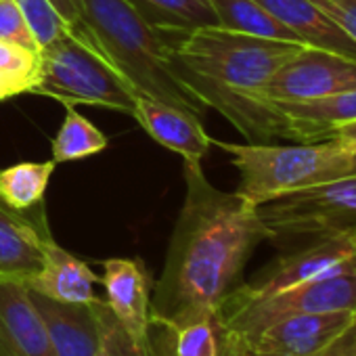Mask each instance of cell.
Listing matches in <instances>:
<instances>
[{"mask_svg":"<svg viewBox=\"0 0 356 356\" xmlns=\"http://www.w3.org/2000/svg\"><path fill=\"white\" fill-rule=\"evenodd\" d=\"M185 185L165 262L153 281L151 323L174 325L218 314L254 250L268 241L258 208L237 191L216 189L202 161H185Z\"/></svg>","mask_w":356,"mask_h":356,"instance_id":"1","label":"cell"},{"mask_svg":"<svg viewBox=\"0 0 356 356\" xmlns=\"http://www.w3.org/2000/svg\"><path fill=\"white\" fill-rule=\"evenodd\" d=\"M302 49L300 42L208 26L174 38L170 70L202 105L222 113L248 143L291 140L285 115L264 101L262 90L270 76Z\"/></svg>","mask_w":356,"mask_h":356,"instance_id":"2","label":"cell"},{"mask_svg":"<svg viewBox=\"0 0 356 356\" xmlns=\"http://www.w3.org/2000/svg\"><path fill=\"white\" fill-rule=\"evenodd\" d=\"M95 47L130 82L136 95L193 111L204 118L202 105L170 70L176 30L149 24L128 0H72Z\"/></svg>","mask_w":356,"mask_h":356,"instance_id":"3","label":"cell"},{"mask_svg":"<svg viewBox=\"0 0 356 356\" xmlns=\"http://www.w3.org/2000/svg\"><path fill=\"white\" fill-rule=\"evenodd\" d=\"M239 172L237 193L254 208L277 197L356 174V145L329 136L312 143H225L214 140Z\"/></svg>","mask_w":356,"mask_h":356,"instance_id":"4","label":"cell"},{"mask_svg":"<svg viewBox=\"0 0 356 356\" xmlns=\"http://www.w3.org/2000/svg\"><path fill=\"white\" fill-rule=\"evenodd\" d=\"M28 92L51 97L65 107L95 105L130 115L138 97L95 42L74 32H65L38 49Z\"/></svg>","mask_w":356,"mask_h":356,"instance_id":"5","label":"cell"},{"mask_svg":"<svg viewBox=\"0 0 356 356\" xmlns=\"http://www.w3.org/2000/svg\"><path fill=\"white\" fill-rule=\"evenodd\" d=\"M258 216L277 248L356 235V174L308 187L258 206Z\"/></svg>","mask_w":356,"mask_h":356,"instance_id":"6","label":"cell"},{"mask_svg":"<svg viewBox=\"0 0 356 356\" xmlns=\"http://www.w3.org/2000/svg\"><path fill=\"white\" fill-rule=\"evenodd\" d=\"M333 310H356V270L306 281L258 300L222 304L218 318L225 335L250 339L287 316Z\"/></svg>","mask_w":356,"mask_h":356,"instance_id":"7","label":"cell"},{"mask_svg":"<svg viewBox=\"0 0 356 356\" xmlns=\"http://www.w3.org/2000/svg\"><path fill=\"white\" fill-rule=\"evenodd\" d=\"M356 270V235H339L287 248L252 281L239 283L222 304L258 300L281 289ZM220 304V306H222Z\"/></svg>","mask_w":356,"mask_h":356,"instance_id":"8","label":"cell"},{"mask_svg":"<svg viewBox=\"0 0 356 356\" xmlns=\"http://www.w3.org/2000/svg\"><path fill=\"white\" fill-rule=\"evenodd\" d=\"M352 88H356V61L304 47L270 76L262 97L273 105H289Z\"/></svg>","mask_w":356,"mask_h":356,"instance_id":"9","label":"cell"},{"mask_svg":"<svg viewBox=\"0 0 356 356\" xmlns=\"http://www.w3.org/2000/svg\"><path fill=\"white\" fill-rule=\"evenodd\" d=\"M354 316L356 310L298 314L262 329L250 339H233L264 356H316L354 321Z\"/></svg>","mask_w":356,"mask_h":356,"instance_id":"10","label":"cell"},{"mask_svg":"<svg viewBox=\"0 0 356 356\" xmlns=\"http://www.w3.org/2000/svg\"><path fill=\"white\" fill-rule=\"evenodd\" d=\"M55 356H95L103 343V300L72 304L30 289Z\"/></svg>","mask_w":356,"mask_h":356,"instance_id":"11","label":"cell"},{"mask_svg":"<svg viewBox=\"0 0 356 356\" xmlns=\"http://www.w3.org/2000/svg\"><path fill=\"white\" fill-rule=\"evenodd\" d=\"M101 285L107 304L134 343L147 341L151 325L153 279L138 258H109L103 262Z\"/></svg>","mask_w":356,"mask_h":356,"instance_id":"12","label":"cell"},{"mask_svg":"<svg viewBox=\"0 0 356 356\" xmlns=\"http://www.w3.org/2000/svg\"><path fill=\"white\" fill-rule=\"evenodd\" d=\"M53 239L42 204L15 212L0 204V279L26 281L40 270L44 243Z\"/></svg>","mask_w":356,"mask_h":356,"instance_id":"13","label":"cell"},{"mask_svg":"<svg viewBox=\"0 0 356 356\" xmlns=\"http://www.w3.org/2000/svg\"><path fill=\"white\" fill-rule=\"evenodd\" d=\"M0 356H55L24 281L0 279Z\"/></svg>","mask_w":356,"mask_h":356,"instance_id":"14","label":"cell"},{"mask_svg":"<svg viewBox=\"0 0 356 356\" xmlns=\"http://www.w3.org/2000/svg\"><path fill=\"white\" fill-rule=\"evenodd\" d=\"M132 115L153 140L178 153L185 161H204L210 151L212 136H208L202 118L193 111L138 95Z\"/></svg>","mask_w":356,"mask_h":356,"instance_id":"15","label":"cell"},{"mask_svg":"<svg viewBox=\"0 0 356 356\" xmlns=\"http://www.w3.org/2000/svg\"><path fill=\"white\" fill-rule=\"evenodd\" d=\"M28 289L42 293L47 298L72 304L95 302V285L101 279L92 273V268L63 250L55 239L44 243V260L38 273L24 281Z\"/></svg>","mask_w":356,"mask_h":356,"instance_id":"16","label":"cell"},{"mask_svg":"<svg viewBox=\"0 0 356 356\" xmlns=\"http://www.w3.org/2000/svg\"><path fill=\"white\" fill-rule=\"evenodd\" d=\"M306 47L356 61V42L310 0H256Z\"/></svg>","mask_w":356,"mask_h":356,"instance_id":"17","label":"cell"},{"mask_svg":"<svg viewBox=\"0 0 356 356\" xmlns=\"http://www.w3.org/2000/svg\"><path fill=\"white\" fill-rule=\"evenodd\" d=\"M275 107H279V111L285 115L289 124L291 140L312 143V140L327 138L335 126L356 120V88L304 101V103H289V105H275Z\"/></svg>","mask_w":356,"mask_h":356,"instance_id":"18","label":"cell"},{"mask_svg":"<svg viewBox=\"0 0 356 356\" xmlns=\"http://www.w3.org/2000/svg\"><path fill=\"white\" fill-rule=\"evenodd\" d=\"M151 356H222L220 318L204 316L187 323H151L149 325Z\"/></svg>","mask_w":356,"mask_h":356,"instance_id":"19","label":"cell"},{"mask_svg":"<svg viewBox=\"0 0 356 356\" xmlns=\"http://www.w3.org/2000/svg\"><path fill=\"white\" fill-rule=\"evenodd\" d=\"M210 5L218 26L225 30L258 36V38L300 42L291 30H287L281 22H277L256 0H210Z\"/></svg>","mask_w":356,"mask_h":356,"instance_id":"20","label":"cell"},{"mask_svg":"<svg viewBox=\"0 0 356 356\" xmlns=\"http://www.w3.org/2000/svg\"><path fill=\"white\" fill-rule=\"evenodd\" d=\"M55 161H24L0 170V204L15 212H28L42 204L44 191L55 172Z\"/></svg>","mask_w":356,"mask_h":356,"instance_id":"21","label":"cell"},{"mask_svg":"<svg viewBox=\"0 0 356 356\" xmlns=\"http://www.w3.org/2000/svg\"><path fill=\"white\" fill-rule=\"evenodd\" d=\"M128 3L159 30L191 32L218 26L210 0H128Z\"/></svg>","mask_w":356,"mask_h":356,"instance_id":"22","label":"cell"},{"mask_svg":"<svg viewBox=\"0 0 356 356\" xmlns=\"http://www.w3.org/2000/svg\"><path fill=\"white\" fill-rule=\"evenodd\" d=\"M107 145H109L107 136L95 124H90L74 107H67L65 120H63L57 136L51 143L53 161L63 163V161L84 159V157L105 151Z\"/></svg>","mask_w":356,"mask_h":356,"instance_id":"23","label":"cell"},{"mask_svg":"<svg viewBox=\"0 0 356 356\" xmlns=\"http://www.w3.org/2000/svg\"><path fill=\"white\" fill-rule=\"evenodd\" d=\"M15 5L24 11L38 47H44L61 34L70 32L67 24L61 19L49 0H15Z\"/></svg>","mask_w":356,"mask_h":356,"instance_id":"24","label":"cell"},{"mask_svg":"<svg viewBox=\"0 0 356 356\" xmlns=\"http://www.w3.org/2000/svg\"><path fill=\"white\" fill-rule=\"evenodd\" d=\"M0 42L17 44L30 51L40 49L24 11L15 5V0H0Z\"/></svg>","mask_w":356,"mask_h":356,"instance_id":"25","label":"cell"},{"mask_svg":"<svg viewBox=\"0 0 356 356\" xmlns=\"http://www.w3.org/2000/svg\"><path fill=\"white\" fill-rule=\"evenodd\" d=\"M101 314H103V343L95 356H128L134 341L120 325L118 316L113 314V310L105 300H103Z\"/></svg>","mask_w":356,"mask_h":356,"instance_id":"26","label":"cell"},{"mask_svg":"<svg viewBox=\"0 0 356 356\" xmlns=\"http://www.w3.org/2000/svg\"><path fill=\"white\" fill-rule=\"evenodd\" d=\"M36 59H38V51H30V49L9 44V42H0V70L7 74L26 78L32 82Z\"/></svg>","mask_w":356,"mask_h":356,"instance_id":"27","label":"cell"},{"mask_svg":"<svg viewBox=\"0 0 356 356\" xmlns=\"http://www.w3.org/2000/svg\"><path fill=\"white\" fill-rule=\"evenodd\" d=\"M356 42V0H310Z\"/></svg>","mask_w":356,"mask_h":356,"instance_id":"28","label":"cell"},{"mask_svg":"<svg viewBox=\"0 0 356 356\" xmlns=\"http://www.w3.org/2000/svg\"><path fill=\"white\" fill-rule=\"evenodd\" d=\"M316 356H356V316L354 321Z\"/></svg>","mask_w":356,"mask_h":356,"instance_id":"29","label":"cell"},{"mask_svg":"<svg viewBox=\"0 0 356 356\" xmlns=\"http://www.w3.org/2000/svg\"><path fill=\"white\" fill-rule=\"evenodd\" d=\"M49 3L55 7V11H57V13L61 15V19L67 24L70 32H74L76 36H82V38L92 40V38L88 36V32H86L84 24L80 22V15H78V11H76V7H74L72 0H49Z\"/></svg>","mask_w":356,"mask_h":356,"instance_id":"30","label":"cell"},{"mask_svg":"<svg viewBox=\"0 0 356 356\" xmlns=\"http://www.w3.org/2000/svg\"><path fill=\"white\" fill-rule=\"evenodd\" d=\"M28 90H30V80L0 70V101L15 97V95H22V92H28Z\"/></svg>","mask_w":356,"mask_h":356,"instance_id":"31","label":"cell"},{"mask_svg":"<svg viewBox=\"0 0 356 356\" xmlns=\"http://www.w3.org/2000/svg\"><path fill=\"white\" fill-rule=\"evenodd\" d=\"M222 356H264V354H258L252 348H248L245 343H241L233 337H227L222 333Z\"/></svg>","mask_w":356,"mask_h":356,"instance_id":"32","label":"cell"},{"mask_svg":"<svg viewBox=\"0 0 356 356\" xmlns=\"http://www.w3.org/2000/svg\"><path fill=\"white\" fill-rule=\"evenodd\" d=\"M329 136L346 138V140H350V143L356 145V120H354V122H348V124H341V126H335V128L329 132ZM329 136H327V138H329Z\"/></svg>","mask_w":356,"mask_h":356,"instance_id":"33","label":"cell"},{"mask_svg":"<svg viewBox=\"0 0 356 356\" xmlns=\"http://www.w3.org/2000/svg\"><path fill=\"white\" fill-rule=\"evenodd\" d=\"M128 356H151V350H149V337L147 341H140V343H132V350Z\"/></svg>","mask_w":356,"mask_h":356,"instance_id":"34","label":"cell"}]
</instances>
